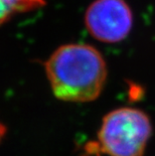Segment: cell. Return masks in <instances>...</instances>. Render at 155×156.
Masks as SVG:
<instances>
[{
  "mask_svg": "<svg viewBox=\"0 0 155 156\" xmlns=\"http://www.w3.org/2000/svg\"><path fill=\"white\" fill-rule=\"evenodd\" d=\"M153 133L150 117L141 109L120 107L102 119L94 141L84 147L87 156H144Z\"/></svg>",
  "mask_w": 155,
  "mask_h": 156,
  "instance_id": "cell-2",
  "label": "cell"
},
{
  "mask_svg": "<svg viewBox=\"0 0 155 156\" xmlns=\"http://www.w3.org/2000/svg\"><path fill=\"white\" fill-rule=\"evenodd\" d=\"M52 94L68 103H89L100 97L108 79L106 59L98 48L84 42L58 46L44 62Z\"/></svg>",
  "mask_w": 155,
  "mask_h": 156,
  "instance_id": "cell-1",
  "label": "cell"
},
{
  "mask_svg": "<svg viewBox=\"0 0 155 156\" xmlns=\"http://www.w3.org/2000/svg\"><path fill=\"white\" fill-rule=\"evenodd\" d=\"M7 134V127L5 124H3L2 122H0V142H1L4 137Z\"/></svg>",
  "mask_w": 155,
  "mask_h": 156,
  "instance_id": "cell-5",
  "label": "cell"
},
{
  "mask_svg": "<svg viewBox=\"0 0 155 156\" xmlns=\"http://www.w3.org/2000/svg\"><path fill=\"white\" fill-rule=\"evenodd\" d=\"M45 4V0H0V27L14 16L37 10Z\"/></svg>",
  "mask_w": 155,
  "mask_h": 156,
  "instance_id": "cell-4",
  "label": "cell"
},
{
  "mask_svg": "<svg viewBox=\"0 0 155 156\" xmlns=\"http://www.w3.org/2000/svg\"><path fill=\"white\" fill-rule=\"evenodd\" d=\"M133 21V12L125 0H94L84 16L89 34L104 44H119L126 39Z\"/></svg>",
  "mask_w": 155,
  "mask_h": 156,
  "instance_id": "cell-3",
  "label": "cell"
}]
</instances>
